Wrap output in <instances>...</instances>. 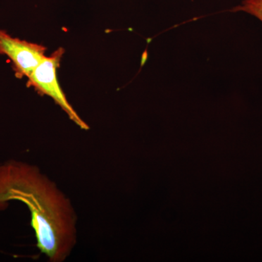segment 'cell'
I'll list each match as a JSON object with an SVG mask.
<instances>
[{
  "label": "cell",
  "mask_w": 262,
  "mask_h": 262,
  "mask_svg": "<svg viewBox=\"0 0 262 262\" xmlns=\"http://www.w3.org/2000/svg\"><path fill=\"white\" fill-rule=\"evenodd\" d=\"M47 48L42 45L22 40L0 30V54L11 61L15 75L18 78L29 76L46 58Z\"/></svg>",
  "instance_id": "obj_3"
},
{
  "label": "cell",
  "mask_w": 262,
  "mask_h": 262,
  "mask_svg": "<svg viewBox=\"0 0 262 262\" xmlns=\"http://www.w3.org/2000/svg\"><path fill=\"white\" fill-rule=\"evenodd\" d=\"M15 201L29 208L39 251L50 261H64L77 241V216L69 198L38 167L10 160L0 163V211Z\"/></svg>",
  "instance_id": "obj_1"
},
{
  "label": "cell",
  "mask_w": 262,
  "mask_h": 262,
  "mask_svg": "<svg viewBox=\"0 0 262 262\" xmlns=\"http://www.w3.org/2000/svg\"><path fill=\"white\" fill-rule=\"evenodd\" d=\"M63 53L64 50L60 48L52 53L51 56H46L27 78V86L33 88L42 96L45 95L53 98V101L64 111L72 121L82 130H88L89 125L72 107L58 83L57 70L59 67Z\"/></svg>",
  "instance_id": "obj_2"
},
{
  "label": "cell",
  "mask_w": 262,
  "mask_h": 262,
  "mask_svg": "<svg viewBox=\"0 0 262 262\" xmlns=\"http://www.w3.org/2000/svg\"><path fill=\"white\" fill-rule=\"evenodd\" d=\"M232 12H245L253 15L262 22V0H244Z\"/></svg>",
  "instance_id": "obj_4"
}]
</instances>
